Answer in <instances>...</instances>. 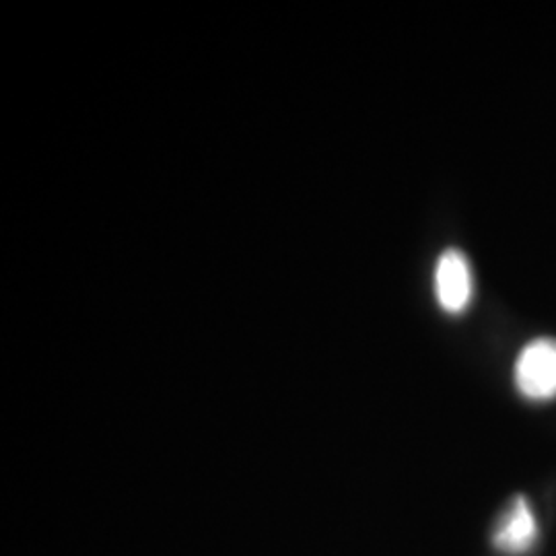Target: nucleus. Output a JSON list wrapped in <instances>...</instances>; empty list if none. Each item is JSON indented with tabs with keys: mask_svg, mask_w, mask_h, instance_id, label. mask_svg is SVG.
I'll return each mask as SVG.
<instances>
[{
	"mask_svg": "<svg viewBox=\"0 0 556 556\" xmlns=\"http://www.w3.org/2000/svg\"><path fill=\"white\" fill-rule=\"evenodd\" d=\"M435 295L447 314H462L475 295V278L466 254L457 248L445 250L435 266Z\"/></svg>",
	"mask_w": 556,
	"mask_h": 556,
	"instance_id": "2",
	"label": "nucleus"
},
{
	"mask_svg": "<svg viewBox=\"0 0 556 556\" xmlns=\"http://www.w3.org/2000/svg\"><path fill=\"white\" fill-rule=\"evenodd\" d=\"M538 540V521L528 498L517 495L509 501L493 530V544L505 555L530 553Z\"/></svg>",
	"mask_w": 556,
	"mask_h": 556,
	"instance_id": "3",
	"label": "nucleus"
},
{
	"mask_svg": "<svg viewBox=\"0 0 556 556\" xmlns=\"http://www.w3.org/2000/svg\"><path fill=\"white\" fill-rule=\"evenodd\" d=\"M516 386L528 400L556 396V338L528 342L516 361Z\"/></svg>",
	"mask_w": 556,
	"mask_h": 556,
	"instance_id": "1",
	"label": "nucleus"
}]
</instances>
